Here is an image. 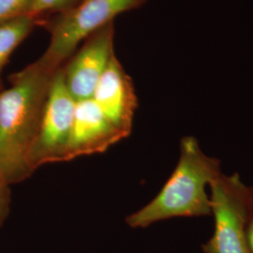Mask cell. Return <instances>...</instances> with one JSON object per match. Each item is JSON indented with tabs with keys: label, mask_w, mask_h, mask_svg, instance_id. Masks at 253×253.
Wrapping results in <instances>:
<instances>
[{
	"label": "cell",
	"mask_w": 253,
	"mask_h": 253,
	"mask_svg": "<svg viewBox=\"0 0 253 253\" xmlns=\"http://www.w3.org/2000/svg\"><path fill=\"white\" fill-rule=\"evenodd\" d=\"M56 72L38 60L12 74L0 92V178L9 186L34 172L30 156Z\"/></svg>",
	"instance_id": "1"
},
{
	"label": "cell",
	"mask_w": 253,
	"mask_h": 253,
	"mask_svg": "<svg viewBox=\"0 0 253 253\" xmlns=\"http://www.w3.org/2000/svg\"><path fill=\"white\" fill-rule=\"evenodd\" d=\"M114 53V27L110 24L87 39L63 69L68 90L74 100L91 99Z\"/></svg>",
	"instance_id": "6"
},
{
	"label": "cell",
	"mask_w": 253,
	"mask_h": 253,
	"mask_svg": "<svg viewBox=\"0 0 253 253\" xmlns=\"http://www.w3.org/2000/svg\"><path fill=\"white\" fill-rule=\"evenodd\" d=\"M145 0H82L54 25L45 53L39 59L58 71L82 42L112 24L119 14L135 9Z\"/></svg>",
	"instance_id": "3"
},
{
	"label": "cell",
	"mask_w": 253,
	"mask_h": 253,
	"mask_svg": "<svg viewBox=\"0 0 253 253\" xmlns=\"http://www.w3.org/2000/svg\"><path fill=\"white\" fill-rule=\"evenodd\" d=\"M35 18L30 15L0 24V74L14 52L31 32Z\"/></svg>",
	"instance_id": "9"
},
{
	"label": "cell",
	"mask_w": 253,
	"mask_h": 253,
	"mask_svg": "<svg viewBox=\"0 0 253 253\" xmlns=\"http://www.w3.org/2000/svg\"><path fill=\"white\" fill-rule=\"evenodd\" d=\"M92 99L119 131L126 137L129 136L138 100L132 81L116 54L101 75Z\"/></svg>",
	"instance_id": "7"
},
{
	"label": "cell",
	"mask_w": 253,
	"mask_h": 253,
	"mask_svg": "<svg viewBox=\"0 0 253 253\" xmlns=\"http://www.w3.org/2000/svg\"><path fill=\"white\" fill-rule=\"evenodd\" d=\"M214 232L202 245L204 253H249L246 233L248 185L235 172H221L210 186Z\"/></svg>",
	"instance_id": "4"
},
{
	"label": "cell",
	"mask_w": 253,
	"mask_h": 253,
	"mask_svg": "<svg viewBox=\"0 0 253 253\" xmlns=\"http://www.w3.org/2000/svg\"><path fill=\"white\" fill-rule=\"evenodd\" d=\"M75 106L76 100L68 90L61 68L52 82L30 156V164L34 172L47 163L68 161Z\"/></svg>",
	"instance_id": "5"
},
{
	"label": "cell",
	"mask_w": 253,
	"mask_h": 253,
	"mask_svg": "<svg viewBox=\"0 0 253 253\" xmlns=\"http://www.w3.org/2000/svg\"><path fill=\"white\" fill-rule=\"evenodd\" d=\"M179 151L169 179L152 201L126 217L128 226L143 229L174 217L211 216L207 189L222 172L220 161L205 153L194 136L181 139Z\"/></svg>",
	"instance_id": "2"
},
{
	"label": "cell",
	"mask_w": 253,
	"mask_h": 253,
	"mask_svg": "<svg viewBox=\"0 0 253 253\" xmlns=\"http://www.w3.org/2000/svg\"><path fill=\"white\" fill-rule=\"evenodd\" d=\"M32 0H0V24L29 15Z\"/></svg>",
	"instance_id": "10"
},
{
	"label": "cell",
	"mask_w": 253,
	"mask_h": 253,
	"mask_svg": "<svg viewBox=\"0 0 253 253\" xmlns=\"http://www.w3.org/2000/svg\"><path fill=\"white\" fill-rule=\"evenodd\" d=\"M10 210L9 185L0 178V228L4 225Z\"/></svg>",
	"instance_id": "13"
},
{
	"label": "cell",
	"mask_w": 253,
	"mask_h": 253,
	"mask_svg": "<svg viewBox=\"0 0 253 253\" xmlns=\"http://www.w3.org/2000/svg\"><path fill=\"white\" fill-rule=\"evenodd\" d=\"M77 4V0H32L29 15L33 18L48 12L67 11Z\"/></svg>",
	"instance_id": "11"
},
{
	"label": "cell",
	"mask_w": 253,
	"mask_h": 253,
	"mask_svg": "<svg viewBox=\"0 0 253 253\" xmlns=\"http://www.w3.org/2000/svg\"><path fill=\"white\" fill-rule=\"evenodd\" d=\"M124 138L92 98L76 101L68 161L105 152Z\"/></svg>",
	"instance_id": "8"
},
{
	"label": "cell",
	"mask_w": 253,
	"mask_h": 253,
	"mask_svg": "<svg viewBox=\"0 0 253 253\" xmlns=\"http://www.w3.org/2000/svg\"><path fill=\"white\" fill-rule=\"evenodd\" d=\"M245 233L248 252L253 253V185L248 186Z\"/></svg>",
	"instance_id": "12"
}]
</instances>
